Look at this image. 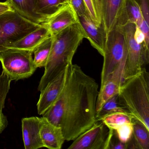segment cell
I'll use <instances>...</instances> for the list:
<instances>
[{
	"instance_id": "obj_1",
	"label": "cell",
	"mask_w": 149,
	"mask_h": 149,
	"mask_svg": "<svg viewBox=\"0 0 149 149\" xmlns=\"http://www.w3.org/2000/svg\"><path fill=\"white\" fill-rule=\"evenodd\" d=\"M98 91L95 79L77 64H68L62 90L42 117L61 129L65 141H73L96 122Z\"/></svg>"
},
{
	"instance_id": "obj_2",
	"label": "cell",
	"mask_w": 149,
	"mask_h": 149,
	"mask_svg": "<svg viewBox=\"0 0 149 149\" xmlns=\"http://www.w3.org/2000/svg\"><path fill=\"white\" fill-rule=\"evenodd\" d=\"M53 36L50 53L44 74L38 86L39 91L44 89L72 60L79 46L86 36L79 22Z\"/></svg>"
},
{
	"instance_id": "obj_3",
	"label": "cell",
	"mask_w": 149,
	"mask_h": 149,
	"mask_svg": "<svg viewBox=\"0 0 149 149\" xmlns=\"http://www.w3.org/2000/svg\"><path fill=\"white\" fill-rule=\"evenodd\" d=\"M119 103L149 130V74L143 68L136 75L123 81Z\"/></svg>"
},
{
	"instance_id": "obj_4",
	"label": "cell",
	"mask_w": 149,
	"mask_h": 149,
	"mask_svg": "<svg viewBox=\"0 0 149 149\" xmlns=\"http://www.w3.org/2000/svg\"><path fill=\"white\" fill-rule=\"evenodd\" d=\"M22 17L15 10L0 15V52L42 26Z\"/></svg>"
},
{
	"instance_id": "obj_5",
	"label": "cell",
	"mask_w": 149,
	"mask_h": 149,
	"mask_svg": "<svg viewBox=\"0 0 149 149\" xmlns=\"http://www.w3.org/2000/svg\"><path fill=\"white\" fill-rule=\"evenodd\" d=\"M33 52L9 48L0 52V61L3 70L12 81H17L30 77L37 67L33 58Z\"/></svg>"
},
{
	"instance_id": "obj_6",
	"label": "cell",
	"mask_w": 149,
	"mask_h": 149,
	"mask_svg": "<svg viewBox=\"0 0 149 149\" xmlns=\"http://www.w3.org/2000/svg\"><path fill=\"white\" fill-rule=\"evenodd\" d=\"M122 27L127 49L123 81L139 73L143 66L149 63V49L145 43L139 44L134 37L136 25L128 23Z\"/></svg>"
},
{
	"instance_id": "obj_7",
	"label": "cell",
	"mask_w": 149,
	"mask_h": 149,
	"mask_svg": "<svg viewBox=\"0 0 149 149\" xmlns=\"http://www.w3.org/2000/svg\"><path fill=\"white\" fill-rule=\"evenodd\" d=\"M127 54L122 27L116 26L106 36L101 84L116 69Z\"/></svg>"
},
{
	"instance_id": "obj_8",
	"label": "cell",
	"mask_w": 149,
	"mask_h": 149,
	"mask_svg": "<svg viewBox=\"0 0 149 149\" xmlns=\"http://www.w3.org/2000/svg\"><path fill=\"white\" fill-rule=\"evenodd\" d=\"M114 130H109L101 121H97L73 140L68 149H108Z\"/></svg>"
},
{
	"instance_id": "obj_9",
	"label": "cell",
	"mask_w": 149,
	"mask_h": 149,
	"mask_svg": "<svg viewBox=\"0 0 149 149\" xmlns=\"http://www.w3.org/2000/svg\"><path fill=\"white\" fill-rule=\"evenodd\" d=\"M127 54L116 69L101 84L97 99L96 111L101 109L104 103L109 98L119 93L121 84L123 81L124 73L126 63Z\"/></svg>"
},
{
	"instance_id": "obj_10",
	"label": "cell",
	"mask_w": 149,
	"mask_h": 149,
	"mask_svg": "<svg viewBox=\"0 0 149 149\" xmlns=\"http://www.w3.org/2000/svg\"><path fill=\"white\" fill-rule=\"evenodd\" d=\"M78 22L76 12L72 5L69 3L61 7L43 24L47 26L51 34L54 35Z\"/></svg>"
},
{
	"instance_id": "obj_11",
	"label": "cell",
	"mask_w": 149,
	"mask_h": 149,
	"mask_svg": "<svg viewBox=\"0 0 149 149\" xmlns=\"http://www.w3.org/2000/svg\"><path fill=\"white\" fill-rule=\"evenodd\" d=\"M65 76L66 68L51 81L43 91H41L37 104L39 115H43L57 100L63 88Z\"/></svg>"
},
{
	"instance_id": "obj_12",
	"label": "cell",
	"mask_w": 149,
	"mask_h": 149,
	"mask_svg": "<svg viewBox=\"0 0 149 149\" xmlns=\"http://www.w3.org/2000/svg\"><path fill=\"white\" fill-rule=\"evenodd\" d=\"M125 1L102 0V24L106 36L123 18Z\"/></svg>"
},
{
	"instance_id": "obj_13",
	"label": "cell",
	"mask_w": 149,
	"mask_h": 149,
	"mask_svg": "<svg viewBox=\"0 0 149 149\" xmlns=\"http://www.w3.org/2000/svg\"><path fill=\"white\" fill-rule=\"evenodd\" d=\"M79 22L92 47L95 49L102 56L104 53L106 35L102 25H96L88 15L78 16Z\"/></svg>"
},
{
	"instance_id": "obj_14",
	"label": "cell",
	"mask_w": 149,
	"mask_h": 149,
	"mask_svg": "<svg viewBox=\"0 0 149 149\" xmlns=\"http://www.w3.org/2000/svg\"><path fill=\"white\" fill-rule=\"evenodd\" d=\"M22 136L26 149H37L44 147L41 138L42 118L31 117L22 120Z\"/></svg>"
},
{
	"instance_id": "obj_15",
	"label": "cell",
	"mask_w": 149,
	"mask_h": 149,
	"mask_svg": "<svg viewBox=\"0 0 149 149\" xmlns=\"http://www.w3.org/2000/svg\"><path fill=\"white\" fill-rule=\"evenodd\" d=\"M42 118L40 133L44 147L50 149H61L65 141L61 129Z\"/></svg>"
},
{
	"instance_id": "obj_16",
	"label": "cell",
	"mask_w": 149,
	"mask_h": 149,
	"mask_svg": "<svg viewBox=\"0 0 149 149\" xmlns=\"http://www.w3.org/2000/svg\"><path fill=\"white\" fill-rule=\"evenodd\" d=\"M52 35L46 25L29 33L25 37L11 45L9 48L16 49L33 52L45 39ZM8 48V49H9Z\"/></svg>"
},
{
	"instance_id": "obj_17",
	"label": "cell",
	"mask_w": 149,
	"mask_h": 149,
	"mask_svg": "<svg viewBox=\"0 0 149 149\" xmlns=\"http://www.w3.org/2000/svg\"><path fill=\"white\" fill-rule=\"evenodd\" d=\"M14 10L22 17L36 24H42L46 20L36 13V0H8Z\"/></svg>"
},
{
	"instance_id": "obj_18",
	"label": "cell",
	"mask_w": 149,
	"mask_h": 149,
	"mask_svg": "<svg viewBox=\"0 0 149 149\" xmlns=\"http://www.w3.org/2000/svg\"><path fill=\"white\" fill-rule=\"evenodd\" d=\"M65 4L62 0H36V13L47 21Z\"/></svg>"
},
{
	"instance_id": "obj_19",
	"label": "cell",
	"mask_w": 149,
	"mask_h": 149,
	"mask_svg": "<svg viewBox=\"0 0 149 149\" xmlns=\"http://www.w3.org/2000/svg\"><path fill=\"white\" fill-rule=\"evenodd\" d=\"M52 41L53 36L51 35L45 39L35 49L33 52V61L37 68L45 67L46 66L50 53Z\"/></svg>"
},
{
	"instance_id": "obj_20",
	"label": "cell",
	"mask_w": 149,
	"mask_h": 149,
	"mask_svg": "<svg viewBox=\"0 0 149 149\" xmlns=\"http://www.w3.org/2000/svg\"><path fill=\"white\" fill-rule=\"evenodd\" d=\"M124 13L128 23H133L138 28L143 25L140 8L135 0L125 1Z\"/></svg>"
},
{
	"instance_id": "obj_21",
	"label": "cell",
	"mask_w": 149,
	"mask_h": 149,
	"mask_svg": "<svg viewBox=\"0 0 149 149\" xmlns=\"http://www.w3.org/2000/svg\"><path fill=\"white\" fill-rule=\"evenodd\" d=\"M134 118L129 112H116L103 117L101 121L109 130H116L125 123L132 122Z\"/></svg>"
},
{
	"instance_id": "obj_22",
	"label": "cell",
	"mask_w": 149,
	"mask_h": 149,
	"mask_svg": "<svg viewBox=\"0 0 149 149\" xmlns=\"http://www.w3.org/2000/svg\"><path fill=\"white\" fill-rule=\"evenodd\" d=\"M133 136L140 149H149V130L141 122L134 118Z\"/></svg>"
},
{
	"instance_id": "obj_23",
	"label": "cell",
	"mask_w": 149,
	"mask_h": 149,
	"mask_svg": "<svg viewBox=\"0 0 149 149\" xmlns=\"http://www.w3.org/2000/svg\"><path fill=\"white\" fill-rule=\"evenodd\" d=\"M128 112L118 101V94L115 95L106 101L101 109L96 114L97 121H99L103 117L116 112Z\"/></svg>"
},
{
	"instance_id": "obj_24",
	"label": "cell",
	"mask_w": 149,
	"mask_h": 149,
	"mask_svg": "<svg viewBox=\"0 0 149 149\" xmlns=\"http://www.w3.org/2000/svg\"><path fill=\"white\" fill-rule=\"evenodd\" d=\"M137 3L142 13L143 25L139 28L145 36V43L149 47V0H135Z\"/></svg>"
},
{
	"instance_id": "obj_25",
	"label": "cell",
	"mask_w": 149,
	"mask_h": 149,
	"mask_svg": "<svg viewBox=\"0 0 149 149\" xmlns=\"http://www.w3.org/2000/svg\"><path fill=\"white\" fill-rule=\"evenodd\" d=\"M114 131L118 140L122 143H127L133 135V123H125Z\"/></svg>"
},
{
	"instance_id": "obj_26",
	"label": "cell",
	"mask_w": 149,
	"mask_h": 149,
	"mask_svg": "<svg viewBox=\"0 0 149 149\" xmlns=\"http://www.w3.org/2000/svg\"><path fill=\"white\" fill-rule=\"evenodd\" d=\"M12 80L7 74L3 70L0 75V111L5 107V100L10 88Z\"/></svg>"
},
{
	"instance_id": "obj_27",
	"label": "cell",
	"mask_w": 149,
	"mask_h": 149,
	"mask_svg": "<svg viewBox=\"0 0 149 149\" xmlns=\"http://www.w3.org/2000/svg\"><path fill=\"white\" fill-rule=\"evenodd\" d=\"M87 10V14L90 19L98 26L102 24V20L97 7L95 0H83Z\"/></svg>"
},
{
	"instance_id": "obj_28",
	"label": "cell",
	"mask_w": 149,
	"mask_h": 149,
	"mask_svg": "<svg viewBox=\"0 0 149 149\" xmlns=\"http://www.w3.org/2000/svg\"><path fill=\"white\" fill-rule=\"evenodd\" d=\"M69 2L74 8L78 16L85 15H88L83 0H69Z\"/></svg>"
},
{
	"instance_id": "obj_29",
	"label": "cell",
	"mask_w": 149,
	"mask_h": 149,
	"mask_svg": "<svg viewBox=\"0 0 149 149\" xmlns=\"http://www.w3.org/2000/svg\"><path fill=\"white\" fill-rule=\"evenodd\" d=\"M114 134V133H113ZM113 134L110 140L108 149H126L127 144L126 143H122L117 139V140H114L113 139Z\"/></svg>"
},
{
	"instance_id": "obj_30",
	"label": "cell",
	"mask_w": 149,
	"mask_h": 149,
	"mask_svg": "<svg viewBox=\"0 0 149 149\" xmlns=\"http://www.w3.org/2000/svg\"><path fill=\"white\" fill-rule=\"evenodd\" d=\"M134 37L138 43L139 44H145V36L143 32L136 26L134 32Z\"/></svg>"
},
{
	"instance_id": "obj_31",
	"label": "cell",
	"mask_w": 149,
	"mask_h": 149,
	"mask_svg": "<svg viewBox=\"0 0 149 149\" xmlns=\"http://www.w3.org/2000/svg\"><path fill=\"white\" fill-rule=\"evenodd\" d=\"M8 121L6 116L2 113V111H0V134L7 127Z\"/></svg>"
},
{
	"instance_id": "obj_32",
	"label": "cell",
	"mask_w": 149,
	"mask_h": 149,
	"mask_svg": "<svg viewBox=\"0 0 149 149\" xmlns=\"http://www.w3.org/2000/svg\"><path fill=\"white\" fill-rule=\"evenodd\" d=\"M13 10V9L8 0L5 2H0V15L8 11Z\"/></svg>"
},
{
	"instance_id": "obj_33",
	"label": "cell",
	"mask_w": 149,
	"mask_h": 149,
	"mask_svg": "<svg viewBox=\"0 0 149 149\" xmlns=\"http://www.w3.org/2000/svg\"><path fill=\"white\" fill-rule=\"evenodd\" d=\"M99 14L102 18V0H95Z\"/></svg>"
},
{
	"instance_id": "obj_34",
	"label": "cell",
	"mask_w": 149,
	"mask_h": 149,
	"mask_svg": "<svg viewBox=\"0 0 149 149\" xmlns=\"http://www.w3.org/2000/svg\"><path fill=\"white\" fill-rule=\"evenodd\" d=\"M64 2V3H69V0H62Z\"/></svg>"
}]
</instances>
